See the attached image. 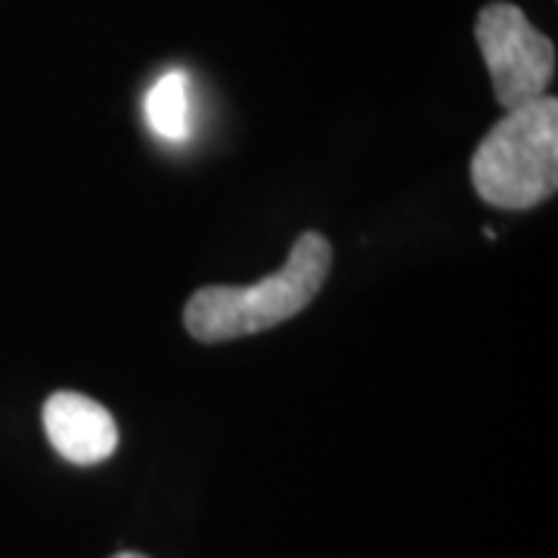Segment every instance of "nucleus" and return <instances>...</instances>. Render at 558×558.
Masks as SVG:
<instances>
[{
  "mask_svg": "<svg viewBox=\"0 0 558 558\" xmlns=\"http://www.w3.org/2000/svg\"><path fill=\"white\" fill-rule=\"evenodd\" d=\"M472 186L502 211H527L558 190V100L539 97L509 109L472 156Z\"/></svg>",
  "mask_w": 558,
  "mask_h": 558,
  "instance_id": "f03ea898",
  "label": "nucleus"
},
{
  "mask_svg": "<svg viewBox=\"0 0 558 558\" xmlns=\"http://www.w3.org/2000/svg\"><path fill=\"white\" fill-rule=\"evenodd\" d=\"M481 57L494 81V97L506 109L546 97L556 75V47L534 28L515 3H487L475 25Z\"/></svg>",
  "mask_w": 558,
  "mask_h": 558,
  "instance_id": "7ed1b4c3",
  "label": "nucleus"
},
{
  "mask_svg": "<svg viewBox=\"0 0 558 558\" xmlns=\"http://www.w3.org/2000/svg\"><path fill=\"white\" fill-rule=\"evenodd\" d=\"M146 128L161 140L180 146L196 131V102H193V81L183 69L165 72L143 100Z\"/></svg>",
  "mask_w": 558,
  "mask_h": 558,
  "instance_id": "39448f33",
  "label": "nucleus"
},
{
  "mask_svg": "<svg viewBox=\"0 0 558 558\" xmlns=\"http://www.w3.org/2000/svg\"><path fill=\"white\" fill-rule=\"evenodd\" d=\"M112 558H146V556H140V553H119V556H112Z\"/></svg>",
  "mask_w": 558,
  "mask_h": 558,
  "instance_id": "423d86ee",
  "label": "nucleus"
},
{
  "mask_svg": "<svg viewBox=\"0 0 558 558\" xmlns=\"http://www.w3.org/2000/svg\"><path fill=\"white\" fill-rule=\"evenodd\" d=\"M44 432L50 447L75 465H97L119 447V425L112 413L75 391H57L44 403Z\"/></svg>",
  "mask_w": 558,
  "mask_h": 558,
  "instance_id": "20e7f679",
  "label": "nucleus"
},
{
  "mask_svg": "<svg viewBox=\"0 0 558 558\" xmlns=\"http://www.w3.org/2000/svg\"><path fill=\"white\" fill-rule=\"evenodd\" d=\"M332 267V245L314 230L301 233L282 270L248 286H205L183 307V326L196 341L218 344L274 329L317 299Z\"/></svg>",
  "mask_w": 558,
  "mask_h": 558,
  "instance_id": "f257e3e1",
  "label": "nucleus"
}]
</instances>
